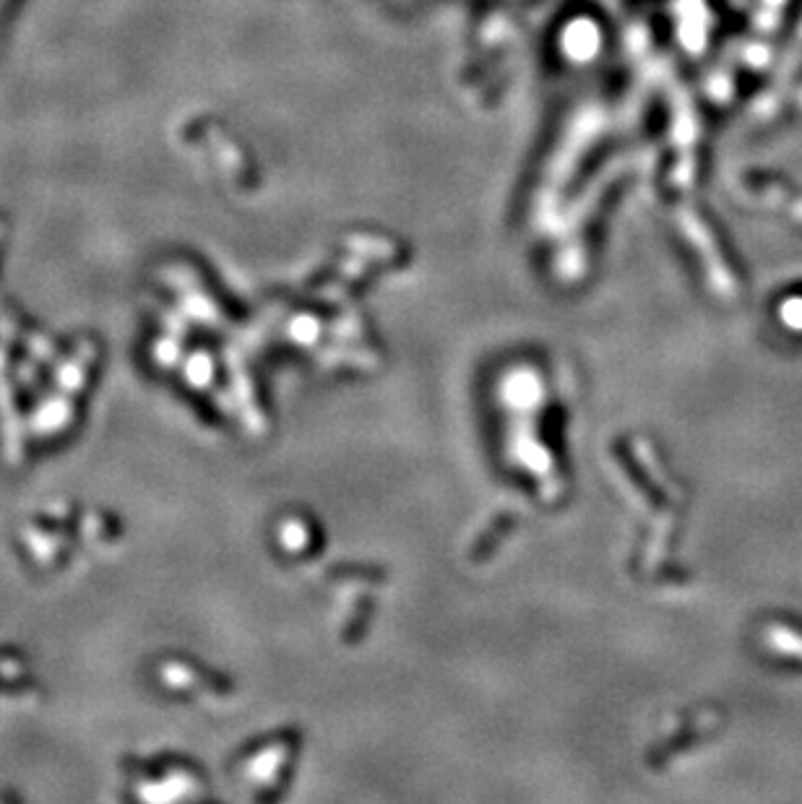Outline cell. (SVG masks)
Listing matches in <instances>:
<instances>
[{
	"label": "cell",
	"instance_id": "cell-1",
	"mask_svg": "<svg viewBox=\"0 0 802 804\" xmlns=\"http://www.w3.org/2000/svg\"><path fill=\"white\" fill-rule=\"evenodd\" d=\"M776 648H782L787 654L792 656H802V628H776V638H774Z\"/></svg>",
	"mask_w": 802,
	"mask_h": 804
}]
</instances>
